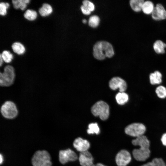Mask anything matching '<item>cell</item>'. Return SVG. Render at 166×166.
Instances as JSON below:
<instances>
[{"mask_svg": "<svg viewBox=\"0 0 166 166\" xmlns=\"http://www.w3.org/2000/svg\"><path fill=\"white\" fill-rule=\"evenodd\" d=\"M91 111L95 116H99L102 120L108 118L109 114V108L108 104L103 101H99L95 103L92 107Z\"/></svg>", "mask_w": 166, "mask_h": 166, "instance_id": "cell-5", "label": "cell"}, {"mask_svg": "<svg viewBox=\"0 0 166 166\" xmlns=\"http://www.w3.org/2000/svg\"><path fill=\"white\" fill-rule=\"evenodd\" d=\"M152 18L155 20H160L166 18V11L160 4H157L154 7L152 14Z\"/></svg>", "mask_w": 166, "mask_h": 166, "instance_id": "cell-11", "label": "cell"}, {"mask_svg": "<svg viewBox=\"0 0 166 166\" xmlns=\"http://www.w3.org/2000/svg\"><path fill=\"white\" fill-rule=\"evenodd\" d=\"M100 132V129L97 123H92L88 125V128L87 132L88 134H99Z\"/></svg>", "mask_w": 166, "mask_h": 166, "instance_id": "cell-23", "label": "cell"}, {"mask_svg": "<svg viewBox=\"0 0 166 166\" xmlns=\"http://www.w3.org/2000/svg\"><path fill=\"white\" fill-rule=\"evenodd\" d=\"M144 2L143 0H131L129 3L132 10L136 12H139L142 10Z\"/></svg>", "mask_w": 166, "mask_h": 166, "instance_id": "cell-17", "label": "cell"}, {"mask_svg": "<svg viewBox=\"0 0 166 166\" xmlns=\"http://www.w3.org/2000/svg\"><path fill=\"white\" fill-rule=\"evenodd\" d=\"M13 51L18 54L23 53L25 50L24 46L21 43L16 42L14 43L11 45Z\"/></svg>", "mask_w": 166, "mask_h": 166, "instance_id": "cell-21", "label": "cell"}, {"mask_svg": "<svg viewBox=\"0 0 166 166\" xmlns=\"http://www.w3.org/2000/svg\"><path fill=\"white\" fill-rule=\"evenodd\" d=\"M116 99L117 102L120 105H123L128 101V95L124 92H120L116 96Z\"/></svg>", "mask_w": 166, "mask_h": 166, "instance_id": "cell-20", "label": "cell"}, {"mask_svg": "<svg viewBox=\"0 0 166 166\" xmlns=\"http://www.w3.org/2000/svg\"><path fill=\"white\" fill-rule=\"evenodd\" d=\"M83 23L84 24H85L87 22V21H86V20L85 19H83L82 20V21Z\"/></svg>", "mask_w": 166, "mask_h": 166, "instance_id": "cell-37", "label": "cell"}, {"mask_svg": "<svg viewBox=\"0 0 166 166\" xmlns=\"http://www.w3.org/2000/svg\"><path fill=\"white\" fill-rule=\"evenodd\" d=\"M140 166H156V164L154 158L152 161L148 162Z\"/></svg>", "mask_w": 166, "mask_h": 166, "instance_id": "cell-32", "label": "cell"}, {"mask_svg": "<svg viewBox=\"0 0 166 166\" xmlns=\"http://www.w3.org/2000/svg\"><path fill=\"white\" fill-rule=\"evenodd\" d=\"M0 54L1 56L3 61L6 63L10 62L13 58L12 54L7 50H5L3 51L2 53Z\"/></svg>", "mask_w": 166, "mask_h": 166, "instance_id": "cell-25", "label": "cell"}, {"mask_svg": "<svg viewBox=\"0 0 166 166\" xmlns=\"http://www.w3.org/2000/svg\"><path fill=\"white\" fill-rule=\"evenodd\" d=\"M3 60L2 57L1 55L0 54V66H1L3 63Z\"/></svg>", "mask_w": 166, "mask_h": 166, "instance_id": "cell-35", "label": "cell"}, {"mask_svg": "<svg viewBox=\"0 0 166 166\" xmlns=\"http://www.w3.org/2000/svg\"><path fill=\"white\" fill-rule=\"evenodd\" d=\"M150 151L149 148H140L134 149L132 154L134 158L139 161L146 160L150 156Z\"/></svg>", "mask_w": 166, "mask_h": 166, "instance_id": "cell-10", "label": "cell"}, {"mask_svg": "<svg viewBox=\"0 0 166 166\" xmlns=\"http://www.w3.org/2000/svg\"><path fill=\"white\" fill-rule=\"evenodd\" d=\"M131 160V156L128 152L125 150L120 151L117 154L115 160L118 166H126Z\"/></svg>", "mask_w": 166, "mask_h": 166, "instance_id": "cell-8", "label": "cell"}, {"mask_svg": "<svg viewBox=\"0 0 166 166\" xmlns=\"http://www.w3.org/2000/svg\"><path fill=\"white\" fill-rule=\"evenodd\" d=\"M3 156L1 154L0 155V163L1 164L3 162Z\"/></svg>", "mask_w": 166, "mask_h": 166, "instance_id": "cell-34", "label": "cell"}, {"mask_svg": "<svg viewBox=\"0 0 166 166\" xmlns=\"http://www.w3.org/2000/svg\"><path fill=\"white\" fill-rule=\"evenodd\" d=\"M161 140L163 145L166 146V133H164L162 135Z\"/></svg>", "mask_w": 166, "mask_h": 166, "instance_id": "cell-33", "label": "cell"}, {"mask_svg": "<svg viewBox=\"0 0 166 166\" xmlns=\"http://www.w3.org/2000/svg\"><path fill=\"white\" fill-rule=\"evenodd\" d=\"M16 73L14 67L7 65L0 73V85L3 88H7L12 85L16 79Z\"/></svg>", "mask_w": 166, "mask_h": 166, "instance_id": "cell-2", "label": "cell"}, {"mask_svg": "<svg viewBox=\"0 0 166 166\" xmlns=\"http://www.w3.org/2000/svg\"><path fill=\"white\" fill-rule=\"evenodd\" d=\"M132 144L135 146L138 145L140 148H149L150 142L147 137L144 135L139 136L132 141Z\"/></svg>", "mask_w": 166, "mask_h": 166, "instance_id": "cell-14", "label": "cell"}, {"mask_svg": "<svg viewBox=\"0 0 166 166\" xmlns=\"http://www.w3.org/2000/svg\"><path fill=\"white\" fill-rule=\"evenodd\" d=\"M53 9L50 5L46 3H43L39 9L38 12L42 16H45L50 14L52 12Z\"/></svg>", "mask_w": 166, "mask_h": 166, "instance_id": "cell-18", "label": "cell"}, {"mask_svg": "<svg viewBox=\"0 0 166 166\" xmlns=\"http://www.w3.org/2000/svg\"><path fill=\"white\" fill-rule=\"evenodd\" d=\"M79 160L80 164L82 166H91L93 164V157L88 151L80 152Z\"/></svg>", "mask_w": 166, "mask_h": 166, "instance_id": "cell-13", "label": "cell"}, {"mask_svg": "<svg viewBox=\"0 0 166 166\" xmlns=\"http://www.w3.org/2000/svg\"><path fill=\"white\" fill-rule=\"evenodd\" d=\"M13 7L15 9L20 8L24 10L26 7L27 3L29 2V0H12Z\"/></svg>", "mask_w": 166, "mask_h": 166, "instance_id": "cell-22", "label": "cell"}, {"mask_svg": "<svg viewBox=\"0 0 166 166\" xmlns=\"http://www.w3.org/2000/svg\"><path fill=\"white\" fill-rule=\"evenodd\" d=\"M154 159L156 164V166H166L165 164L162 159L156 158Z\"/></svg>", "mask_w": 166, "mask_h": 166, "instance_id": "cell-30", "label": "cell"}, {"mask_svg": "<svg viewBox=\"0 0 166 166\" xmlns=\"http://www.w3.org/2000/svg\"><path fill=\"white\" fill-rule=\"evenodd\" d=\"M162 75L159 71H156L151 73L149 75V79L151 84L152 85L159 84L162 82Z\"/></svg>", "mask_w": 166, "mask_h": 166, "instance_id": "cell-15", "label": "cell"}, {"mask_svg": "<svg viewBox=\"0 0 166 166\" xmlns=\"http://www.w3.org/2000/svg\"><path fill=\"white\" fill-rule=\"evenodd\" d=\"M51 156L46 150H38L33 155L32 164L33 166H52Z\"/></svg>", "mask_w": 166, "mask_h": 166, "instance_id": "cell-4", "label": "cell"}, {"mask_svg": "<svg viewBox=\"0 0 166 166\" xmlns=\"http://www.w3.org/2000/svg\"><path fill=\"white\" fill-rule=\"evenodd\" d=\"M9 4L7 2H1L0 3V14L4 15L6 13V9L9 7Z\"/></svg>", "mask_w": 166, "mask_h": 166, "instance_id": "cell-28", "label": "cell"}, {"mask_svg": "<svg viewBox=\"0 0 166 166\" xmlns=\"http://www.w3.org/2000/svg\"><path fill=\"white\" fill-rule=\"evenodd\" d=\"M166 44L160 40L156 41L153 45V48L155 52L158 54L164 53H165V48Z\"/></svg>", "mask_w": 166, "mask_h": 166, "instance_id": "cell-16", "label": "cell"}, {"mask_svg": "<svg viewBox=\"0 0 166 166\" xmlns=\"http://www.w3.org/2000/svg\"><path fill=\"white\" fill-rule=\"evenodd\" d=\"M96 166H106L101 163H98L96 165Z\"/></svg>", "mask_w": 166, "mask_h": 166, "instance_id": "cell-36", "label": "cell"}, {"mask_svg": "<svg viewBox=\"0 0 166 166\" xmlns=\"http://www.w3.org/2000/svg\"><path fill=\"white\" fill-rule=\"evenodd\" d=\"M146 127L143 124L134 123L128 125L125 129V133L129 136L137 137L143 135Z\"/></svg>", "mask_w": 166, "mask_h": 166, "instance_id": "cell-6", "label": "cell"}, {"mask_svg": "<svg viewBox=\"0 0 166 166\" xmlns=\"http://www.w3.org/2000/svg\"><path fill=\"white\" fill-rule=\"evenodd\" d=\"M73 146L77 151L81 152L88 151L90 144L87 140L78 137L74 140Z\"/></svg>", "mask_w": 166, "mask_h": 166, "instance_id": "cell-12", "label": "cell"}, {"mask_svg": "<svg viewBox=\"0 0 166 166\" xmlns=\"http://www.w3.org/2000/svg\"><path fill=\"white\" fill-rule=\"evenodd\" d=\"M23 16L27 19L32 21L36 18L37 14L35 11L30 9H27L24 13Z\"/></svg>", "mask_w": 166, "mask_h": 166, "instance_id": "cell-24", "label": "cell"}, {"mask_svg": "<svg viewBox=\"0 0 166 166\" xmlns=\"http://www.w3.org/2000/svg\"><path fill=\"white\" fill-rule=\"evenodd\" d=\"M110 88L113 90L119 89L120 92H124L127 89V84L124 80L118 77L112 78L109 83Z\"/></svg>", "mask_w": 166, "mask_h": 166, "instance_id": "cell-9", "label": "cell"}, {"mask_svg": "<svg viewBox=\"0 0 166 166\" xmlns=\"http://www.w3.org/2000/svg\"><path fill=\"white\" fill-rule=\"evenodd\" d=\"M156 93L158 97L160 98L166 97V88L163 86H159L156 89Z\"/></svg>", "mask_w": 166, "mask_h": 166, "instance_id": "cell-27", "label": "cell"}, {"mask_svg": "<svg viewBox=\"0 0 166 166\" xmlns=\"http://www.w3.org/2000/svg\"><path fill=\"white\" fill-rule=\"evenodd\" d=\"M91 166H96V165L93 164V165H91Z\"/></svg>", "mask_w": 166, "mask_h": 166, "instance_id": "cell-38", "label": "cell"}, {"mask_svg": "<svg viewBox=\"0 0 166 166\" xmlns=\"http://www.w3.org/2000/svg\"><path fill=\"white\" fill-rule=\"evenodd\" d=\"M81 8L82 13L85 15H88L91 13V11L83 5L81 6Z\"/></svg>", "mask_w": 166, "mask_h": 166, "instance_id": "cell-31", "label": "cell"}, {"mask_svg": "<svg viewBox=\"0 0 166 166\" xmlns=\"http://www.w3.org/2000/svg\"><path fill=\"white\" fill-rule=\"evenodd\" d=\"M0 113L4 118L8 120H12L17 117L18 110L14 102L7 100L4 101L1 105Z\"/></svg>", "mask_w": 166, "mask_h": 166, "instance_id": "cell-3", "label": "cell"}, {"mask_svg": "<svg viewBox=\"0 0 166 166\" xmlns=\"http://www.w3.org/2000/svg\"><path fill=\"white\" fill-rule=\"evenodd\" d=\"M154 8L153 3L151 1H147L144 2L142 10L145 14H152Z\"/></svg>", "mask_w": 166, "mask_h": 166, "instance_id": "cell-19", "label": "cell"}, {"mask_svg": "<svg viewBox=\"0 0 166 166\" xmlns=\"http://www.w3.org/2000/svg\"><path fill=\"white\" fill-rule=\"evenodd\" d=\"M77 156L73 151L69 148L60 151L59 159L60 162L64 164L69 161H73L77 160Z\"/></svg>", "mask_w": 166, "mask_h": 166, "instance_id": "cell-7", "label": "cell"}, {"mask_svg": "<svg viewBox=\"0 0 166 166\" xmlns=\"http://www.w3.org/2000/svg\"><path fill=\"white\" fill-rule=\"evenodd\" d=\"M82 3L83 5L91 11L94 10L95 6L92 2L88 0H85L83 1Z\"/></svg>", "mask_w": 166, "mask_h": 166, "instance_id": "cell-29", "label": "cell"}, {"mask_svg": "<svg viewBox=\"0 0 166 166\" xmlns=\"http://www.w3.org/2000/svg\"><path fill=\"white\" fill-rule=\"evenodd\" d=\"M113 47L111 44L105 41L97 42L93 47L94 57L99 60H103L105 57L111 58L114 55Z\"/></svg>", "mask_w": 166, "mask_h": 166, "instance_id": "cell-1", "label": "cell"}, {"mask_svg": "<svg viewBox=\"0 0 166 166\" xmlns=\"http://www.w3.org/2000/svg\"><path fill=\"white\" fill-rule=\"evenodd\" d=\"M100 18L97 15H93L90 17L89 21V25L92 28H96L99 25Z\"/></svg>", "mask_w": 166, "mask_h": 166, "instance_id": "cell-26", "label": "cell"}]
</instances>
